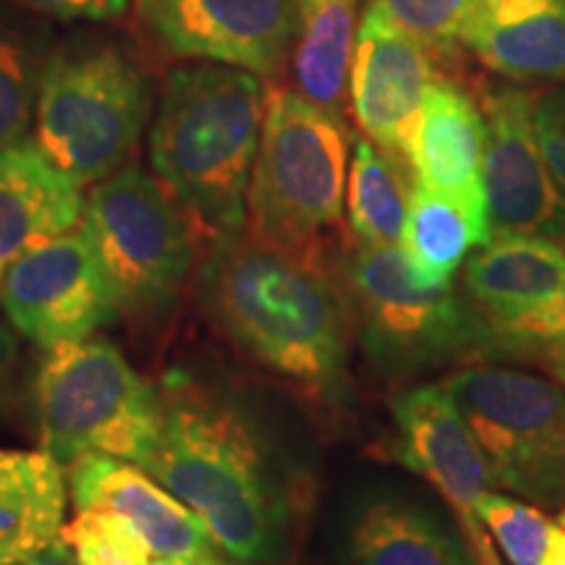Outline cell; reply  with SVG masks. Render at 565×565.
<instances>
[{"mask_svg": "<svg viewBox=\"0 0 565 565\" xmlns=\"http://www.w3.org/2000/svg\"><path fill=\"white\" fill-rule=\"evenodd\" d=\"M24 9L47 13L55 19H89L110 21L124 17L129 9V0H11Z\"/></svg>", "mask_w": 565, "mask_h": 565, "instance_id": "cell-31", "label": "cell"}, {"mask_svg": "<svg viewBox=\"0 0 565 565\" xmlns=\"http://www.w3.org/2000/svg\"><path fill=\"white\" fill-rule=\"evenodd\" d=\"M17 565H79V563H76L74 550H71L68 542L61 536V540L53 542L51 547H45L42 553L32 555L30 561H21Z\"/></svg>", "mask_w": 565, "mask_h": 565, "instance_id": "cell-33", "label": "cell"}, {"mask_svg": "<svg viewBox=\"0 0 565 565\" xmlns=\"http://www.w3.org/2000/svg\"><path fill=\"white\" fill-rule=\"evenodd\" d=\"M536 359H540L542 366L550 372V377H553L565 393V343L550 345V349L536 353Z\"/></svg>", "mask_w": 565, "mask_h": 565, "instance_id": "cell-35", "label": "cell"}, {"mask_svg": "<svg viewBox=\"0 0 565 565\" xmlns=\"http://www.w3.org/2000/svg\"><path fill=\"white\" fill-rule=\"evenodd\" d=\"M345 186L349 131L343 116L301 92H267L244 231L273 249L322 265L324 236L343 217Z\"/></svg>", "mask_w": 565, "mask_h": 565, "instance_id": "cell-4", "label": "cell"}, {"mask_svg": "<svg viewBox=\"0 0 565 565\" xmlns=\"http://www.w3.org/2000/svg\"><path fill=\"white\" fill-rule=\"evenodd\" d=\"M147 565H249L242 561H233L228 555H212V557H158Z\"/></svg>", "mask_w": 565, "mask_h": 565, "instance_id": "cell-36", "label": "cell"}, {"mask_svg": "<svg viewBox=\"0 0 565 565\" xmlns=\"http://www.w3.org/2000/svg\"><path fill=\"white\" fill-rule=\"evenodd\" d=\"M484 200L494 236L565 242V194L550 173L534 129V97L500 89L484 100Z\"/></svg>", "mask_w": 565, "mask_h": 565, "instance_id": "cell-13", "label": "cell"}, {"mask_svg": "<svg viewBox=\"0 0 565 565\" xmlns=\"http://www.w3.org/2000/svg\"><path fill=\"white\" fill-rule=\"evenodd\" d=\"M463 282L487 322L505 320L565 286V246L547 236H494L466 259Z\"/></svg>", "mask_w": 565, "mask_h": 565, "instance_id": "cell-20", "label": "cell"}, {"mask_svg": "<svg viewBox=\"0 0 565 565\" xmlns=\"http://www.w3.org/2000/svg\"><path fill=\"white\" fill-rule=\"evenodd\" d=\"M66 466L45 450H0V565H17L61 540Z\"/></svg>", "mask_w": 565, "mask_h": 565, "instance_id": "cell-21", "label": "cell"}, {"mask_svg": "<svg viewBox=\"0 0 565 565\" xmlns=\"http://www.w3.org/2000/svg\"><path fill=\"white\" fill-rule=\"evenodd\" d=\"M82 186L32 139L0 147V282L32 252L82 223Z\"/></svg>", "mask_w": 565, "mask_h": 565, "instance_id": "cell-16", "label": "cell"}, {"mask_svg": "<svg viewBox=\"0 0 565 565\" xmlns=\"http://www.w3.org/2000/svg\"><path fill=\"white\" fill-rule=\"evenodd\" d=\"M542 565H565V508L557 513V519L553 521L547 555H545V561H542Z\"/></svg>", "mask_w": 565, "mask_h": 565, "instance_id": "cell-34", "label": "cell"}, {"mask_svg": "<svg viewBox=\"0 0 565 565\" xmlns=\"http://www.w3.org/2000/svg\"><path fill=\"white\" fill-rule=\"evenodd\" d=\"M19 330L11 322H0V408L11 391V377L19 362Z\"/></svg>", "mask_w": 565, "mask_h": 565, "instance_id": "cell-32", "label": "cell"}, {"mask_svg": "<svg viewBox=\"0 0 565 565\" xmlns=\"http://www.w3.org/2000/svg\"><path fill=\"white\" fill-rule=\"evenodd\" d=\"M391 414L398 461L440 492L477 565H503L479 515V500L492 487L490 469L445 385L401 393Z\"/></svg>", "mask_w": 565, "mask_h": 565, "instance_id": "cell-11", "label": "cell"}, {"mask_svg": "<svg viewBox=\"0 0 565 565\" xmlns=\"http://www.w3.org/2000/svg\"><path fill=\"white\" fill-rule=\"evenodd\" d=\"M32 395L42 450L58 463L100 454L150 469L166 395L113 343L87 338L45 349Z\"/></svg>", "mask_w": 565, "mask_h": 565, "instance_id": "cell-5", "label": "cell"}, {"mask_svg": "<svg viewBox=\"0 0 565 565\" xmlns=\"http://www.w3.org/2000/svg\"><path fill=\"white\" fill-rule=\"evenodd\" d=\"M492 238L487 204L414 183L404 225L408 270L422 286H448L471 252Z\"/></svg>", "mask_w": 565, "mask_h": 565, "instance_id": "cell-22", "label": "cell"}, {"mask_svg": "<svg viewBox=\"0 0 565 565\" xmlns=\"http://www.w3.org/2000/svg\"><path fill=\"white\" fill-rule=\"evenodd\" d=\"M139 17L168 51L275 74L299 40V0H137Z\"/></svg>", "mask_w": 565, "mask_h": 565, "instance_id": "cell-12", "label": "cell"}, {"mask_svg": "<svg viewBox=\"0 0 565 565\" xmlns=\"http://www.w3.org/2000/svg\"><path fill=\"white\" fill-rule=\"evenodd\" d=\"M150 108V82L124 51L66 45L42 71L32 141L79 186H95L131 158Z\"/></svg>", "mask_w": 565, "mask_h": 565, "instance_id": "cell-6", "label": "cell"}, {"mask_svg": "<svg viewBox=\"0 0 565 565\" xmlns=\"http://www.w3.org/2000/svg\"><path fill=\"white\" fill-rule=\"evenodd\" d=\"M66 482L79 511L100 508L126 515L154 557L221 555L200 515L137 463L87 454L66 466Z\"/></svg>", "mask_w": 565, "mask_h": 565, "instance_id": "cell-15", "label": "cell"}, {"mask_svg": "<svg viewBox=\"0 0 565 565\" xmlns=\"http://www.w3.org/2000/svg\"><path fill=\"white\" fill-rule=\"evenodd\" d=\"M343 555L349 565H477L461 534L393 494H374L353 511Z\"/></svg>", "mask_w": 565, "mask_h": 565, "instance_id": "cell-19", "label": "cell"}, {"mask_svg": "<svg viewBox=\"0 0 565 565\" xmlns=\"http://www.w3.org/2000/svg\"><path fill=\"white\" fill-rule=\"evenodd\" d=\"M301 26L294 74L299 92L320 108L343 116L356 40L359 0H299Z\"/></svg>", "mask_w": 565, "mask_h": 565, "instance_id": "cell-23", "label": "cell"}, {"mask_svg": "<svg viewBox=\"0 0 565 565\" xmlns=\"http://www.w3.org/2000/svg\"><path fill=\"white\" fill-rule=\"evenodd\" d=\"M196 223L179 196L139 166H124L92 186L84 225L121 315L154 320L181 299L196 263Z\"/></svg>", "mask_w": 565, "mask_h": 565, "instance_id": "cell-8", "label": "cell"}, {"mask_svg": "<svg viewBox=\"0 0 565 565\" xmlns=\"http://www.w3.org/2000/svg\"><path fill=\"white\" fill-rule=\"evenodd\" d=\"M6 320L42 351L87 341L121 317L92 233L82 223L34 246L0 282Z\"/></svg>", "mask_w": 565, "mask_h": 565, "instance_id": "cell-10", "label": "cell"}, {"mask_svg": "<svg viewBox=\"0 0 565 565\" xmlns=\"http://www.w3.org/2000/svg\"><path fill=\"white\" fill-rule=\"evenodd\" d=\"M202 299L217 330L259 370L307 398H343L351 309L322 265L246 231L217 233L202 267Z\"/></svg>", "mask_w": 565, "mask_h": 565, "instance_id": "cell-1", "label": "cell"}, {"mask_svg": "<svg viewBox=\"0 0 565 565\" xmlns=\"http://www.w3.org/2000/svg\"><path fill=\"white\" fill-rule=\"evenodd\" d=\"M45 63L38 40L0 26V147L32 139Z\"/></svg>", "mask_w": 565, "mask_h": 565, "instance_id": "cell-25", "label": "cell"}, {"mask_svg": "<svg viewBox=\"0 0 565 565\" xmlns=\"http://www.w3.org/2000/svg\"><path fill=\"white\" fill-rule=\"evenodd\" d=\"M147 471L200 515L223 555L249 565L286 561L291 492L257 427L233 404L173 383Z\"/></svg>", "mask_w": 565, "mask_h": 565, "instance_id": "cell-2", "label": "cell"}, {"mask_svg": "<svg viewBox=\"0 0 565 565\" xmlns=\"http://www.w3.org/2000/svg\"><path fill=\"white\" fill-rule=\"evenodd\" d=\"M484 110L456 84L435 79L424 97L406 160L416 183L463 200L484 202Z\"/></svg>", "mask_w": 565, "mask_h": 565, "instance_id": "cell-18", "label": "cell"}, {"mask_svg": "<svg viewBox=\"0 0 565 565\" xmlns=\"http://www.w3.org/2000/svg\"><path fill=\"white\" fill-rule=\"evenodd\" d=\"M343 282L366 359L380 372L414 374L487 351L490 324L475 301L461 299L454 282L422 286L401 246L359 242Z\"/></svg>", "mask_w": 565, "mask_h": 565, "instance_id": "cell-7", "label": "cell"}, {"mask_svg": "<svg viewBox=\"0 0 565 565\" xmlns=\"http://www.w3.org/2000/svg\"><path fill=\"white\" fill-rule=\"evenodd\" d=\"M492 484L534 505L565 503V393L505 366H469L445 380Z\"/></svg>", "mask_w": 565, "mask_h": 565, "instance_id": "cell-9", "label": "cell"}, {"mask_svg": "<svg viewBox=\"0 0 565 565\" xmlns=\"http://www.w3.org/2000/svg\"><path fill=\"white\" fill-rule=\"evenodd\" d=\"M63 540L79 565H147L152 550L139 529L121 513L89 508L63 526Z\"/></svg>", "mask_w": 565, "mask_h": 565, "instance_id": "cell-26", "label": "cell"}, {"mask_svg": "<svg viewBox=\"0 0 565 565\" xmlns=\"http://www.w3.org/2000/svg\"><path fill=\"white\" fill-rule=\"evenodd\" d=\"M534 129L550 173L565 194V89L534 97Z\"/></svg>", "mask_w": 565, "mask_h": 565, "instance_id": "cell-30", "label": "cell"}, {"mask_svg": "<svg viewBox=\"0 0 565 565\" xmlns=\"http://www.w3.org/2000/svg\"><path fill=\"white\" fill-rule=\"evenodd\" d=\"M461 42L513 82H565V0H475Z\"/></svg>", "mask_w": 565, "mask_h": 565, "instance_id": "cell-17", "label": "cell"}, {"mask_svg": "<svg viewBox=\"0 0 565 565\" xmlns=\"http://www.w3.org/2000/svg\"><path fill=\"white\" fill-rule=\"evenodd\" d=\"M435 84L429 47L366 6L353 40L349 95L359 129L387 154L406 158L429 87Z\"/></svg>", "mask_w": 565, "mask_h": 565, "instance_id": "cell-14", "label": "cell"}, {"mask_svg": "<svg viewBox=\"0 0 565 565\" xmlns=\"http://www.w3.org/2000/svg\"><path fill=\"white\" fill-rule=\"evenodd\" d=\"M393 154L370 139H356L345 186V210L353 236L364 244L401 246L412 189L393 166Z\"/></svg>", "mask_w": 565, "mask_h": 565, "instance_id": "cell-24", "label": "cell"}, {"mask_svg": "<svg viewBox=\"0 0 565 565\" xmlns=\"http://www.w3.org/2000/svg\"><path fill=\"white\" fill-rule=\"evenodd\" d=\"M393 24L412 34L424 47L450 51L469 19L475 0H370Z\"/></svg>", "mask_w": 565, "mask_h": 565, "instance_id": "cell-28", "label": "cell"}, {"mask_svg": "<svg viewBox=\"0 0 565 565\" xmlns=\"http://www.w3.org/2000/svg\"><path fill=\"white\" fill-rule=\"evenodd\" d=\"M487 324H490L487 353H513V356L529 353V356H536L550 345L565 343V286L526 312Z\"/></svg>", "mask_w": 565, "mask_h": 565, "instance_id": "cell-29", "label": "cell"}, {"mask_svg": "<svg viewBox=\"0 0 565 565\" xmlns=\"http://www.w3.org/2000/svg\"><path fill=\"white\" fill-rule=\"evenodd\" d=\"M479 515L508 563L542 565L545 561L553 521L540 508L490 490L479 500Z\"/></svg>", "mask_w": 565, "mask_h": 565, "instance_id": "cell-27", "label": "cell"}, {"mask_svg": "<svg viewBox=\"0 0 565 565\" xmlns=\"http://www.w3.org/2000/svg\"><path fill=\"white\" fill-rule=\"evenodd\" d=\"M267 89L244 68L181 66L162 87L150 134L158 179L215 233L246 228V194L257 160Z\"/></svg>", "mask_w": 565, "mask_h": 565, "instance_id": "cell-3", "label": "cell"}]
</instances>
